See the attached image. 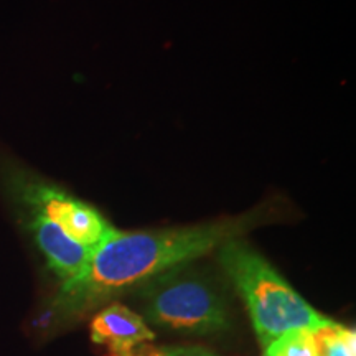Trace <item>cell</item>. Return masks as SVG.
I'll return each instance as SVG.
<instances>
[{"mask_svg": "<svg viewBox=\"0 0 356 356\" xmlns=\"http://www.w3.org/2000/svg\"><path fill=\"white\" fill-rule=\"evenodd\" d=\"M274 204L267 203L239 216L200 225L149 231H119L89 256L83 273L58 286L40 315L42 330H63L86 315L108 305L114 297L139 289L175 267L210 254L226 241L274 220Z\"/></svg>", "mask_w": 356, "mask_h": 356, "instance_id": "6da1fadb", "label": "cell"}, {"mask_svg": "<svg viewBox=\"0 0 356 356\" xmlns=\"http://www.w3.org/2000/svg\"><path fill=\"white\" fill-rule=\"evenodd\" d=\"M218 262L246 304L262 350L293 328L318 330L332 320L320 314L243 238L216 249Z\"/></svg>", "mask_w": 356, "mask_h": 356, "instance_id": "7a4b0ae2", "label": "cell"}, {"mask_svg": "<svg viewBox=\"0 0 356 356\" xmlns=\"http://www.w3.org/2000/svg\"><path fill=\"white\" fill-rule=\"evenodd\" d=\"M137 291L144 320L154 327L197 337L229 330L225 293L215 279L190 264L160 274Z\"/></svg>", "mask_w": 356, "mask_h": 356, "instance_id": "3957f363", "label": "cell"}, {"mask_svg": "<svg viewBox=\"0 0 356 356\" xmlns=\"http://www.w3.org/2000/svg\"><path fill=\"white\" fill-rule=\"evenodd\" d=\"M2 181L8 197L24 213L55 222L71 239L89 251L106 241L115 228L96 210L60 186L20 165H3Z\"/></svg>", "mask_w": 356, "mask_h": 356, "instance_id": "277c9868", "label": "cell"}, {"mask_svg": "<svg viewBox=\"0 0 356 356\" xmlns=\"http://www.w3.org/2000/svg\"><path fill=\"white\" fill-rule=\"evenodd\" d=\"M154 340L144 317L121 302L104 305L91 320V341L102 356H142Z\"/></svg>", "mask_w": 356, "mask_h": 356, "instance_id": "5b68a950", "label": "cell"}, {"mask_svg": "<svg viewBox=\"0 0 356 356\" xmlns=\"http://www.w3.org/2000/svg\"><path fill=\"white\" fill-rule=\"evenodd\" d=\"M24 222L35 246L47 262V267L58 279L60 286L83 273L91 256L89 249L71 239L55 222L35 213H24Z\"/></svg>", "mask_w": 356, "mask_h": 356, "instance_id": "8992f818", "label": "cell"}, {"mask_svg": "<svg viewBox=\"0 0 356 356\" xmlns=\"http://www.w3.org/2000/svg\"><path fill=\"white\" fill-rule=\"evenodd\" d=\"M318 356H355L356 333L353 328L332 322L314 330Z\"/></svg>", "mask_w": 356, "mask_h": 356, "instance_id": "52a82bcc", "label": "cell"}, {"mask_svg": "<svg viewBox=\"0 0 356 356\" xmlns=\"http://www.w3.org/2000/svg\"><path fill=\"white\" fill-rule=\"evenodd\" d=\"M262 356H318L314 330L293 328L282 333L269 346H266Z\"/></svg>", "mask_w": 356, "mask_h": 356, "instance_id": "ba28073f", "label": "cell"}, {"mask_svg": "<svg viewBox=\"0 0 356 356\" xmlns=\"http://www.w3.org/2000/svg\"><path fill=\"white\" fill-rule=\"evenodd\" d=\"M142 356H221L200 345H150Z\"/></svg>", "mask_w": 356, "mask_h": 356, "instance_id": "9c48e42d", "label": "cell"}]
</instances>
